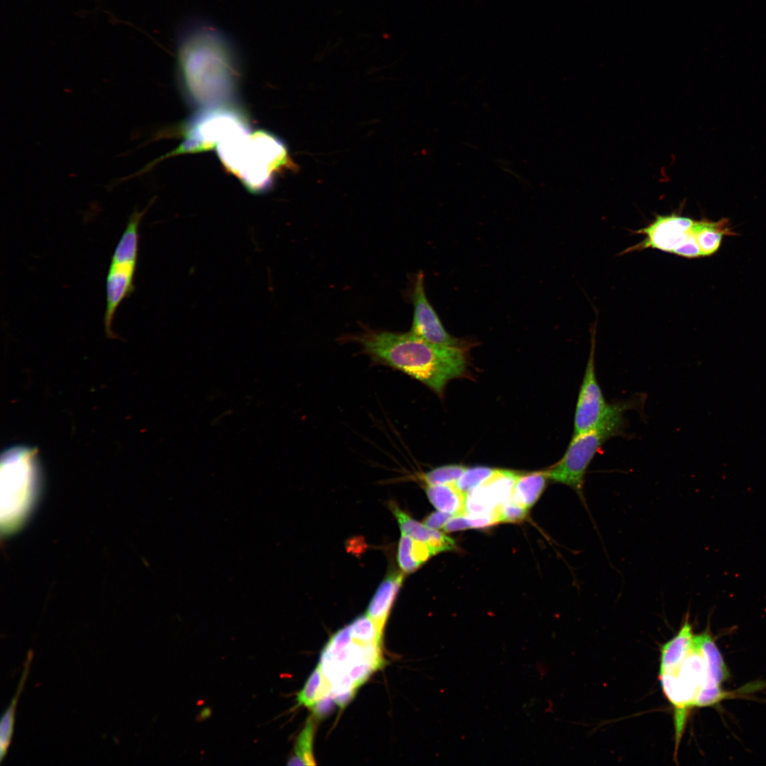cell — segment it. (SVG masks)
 I'll return each mask as SVG.
<instances>
[{
  "label": "cell",
  "instance_id": "1",
  "mask_svg": "<svg viewBox=\"0 0 766 766\" xmlns=\"http://www.w3.org/2000/svg\"><path fill=\"white\" fill-rule=\"evenodd\" d=\"M177 76L187 101L196 108L235 104L240 56L231 36L203 18L184 22L177 36Z\"/></svg>",
  "mask_w": 766,
  "mask_h": 766
},
{
  "label": "cell",
  "instance_id": "2",
  "mask_svg": "<svg viewBox=\"0 0 766 766\" xmlns=\"http://www.w3.org/2000/svg\"><path fill=\"white\" fill-rule=\"evenodd\" d=\"M343 340L357 343L374 364L400 371L442 396L447 384L467 371V347L431 343L413 333L365 328Z\"/></svg>",
  "mask_w": 766,
  "mask_h": 766
},
{
  "label": "cell",
  "instance_id": "3",
  "mask_svg": "<svg viewBox=\"0 0 766 766\" xmlns=\"http://www.w3.org/2000/svg\"><path fill=\"white\" fill-rule=\"evenodd\" d=\"M216 150L225 170L254 194L271 190L278 176L296 168L285 143L262 129L235 133Z\"/></svg>",
  "mask_w": 766,
  "mask_h": 766
},
{
  "label": "cell",
  "instance_id": "4",
  "mask_svg": "<svg viewBox=\"0 0 766 766\" xmlns=\"http://www.w3.org/2000/svg\"><path fill=\"white\" fill-rule=\"evenodd\" d=\"M382 645L354 639L350 626L336 632L323 650L318 666L337 705L344 707L355 690L384 663Z\"/></svg>",
  "mask_w": 766,
  "mask_h": 766
},
{
  "label": "cell",
  "instance_id": "5",
  "mask_svg": "<svg viewBox=\"0 0 766 766\" xmlns=\"http://www.w3.org/2000/svg\"><path fill=\"white\" fill-rule=\"evenodd\" d=\"M635 403V399H629L613 404L609 413L599 424L573 435L561 460L546 470L548 479L573 489L586 504L583 489L588 467L608 440L623 434L626 421L624 414L633 408Z\"/></svg>",
  "mask_w": 766,
  "mask_h": 766
},
{
  "label": "cell",
  "instance_id": "6",
  "mask_svg": "<svg viewBox=\"0 0 766 766\" xmlns=\"http://www.w3.org/2000/svg\"><path fill=\"white\" fill-rule=\"evenodd\" d=\"M249 130L251 129L248 118L235 104L198 109L183 123L180 130L182 139L178 147L139 172L148 171L157 162L170 156L216 149L227 138Z\"/></svg>",
  "mask_w": 766,
  "mask_h": 766
},
{
  "label": "cell",
  "instance_id": "7",
  "mask_svg": "<svg viewBox=\"0 0 766 766\" xmlns=\"http://www.w3.org/2000/svg\"><path fill=\"white\" fill-rule=\"evenodd\" d=\"M149 206L135 209L111 257L106 277V308L104 326L106 335L115 338L113 323L118 308L135 290L134 278L139 252V227Z\"/></svg>",
  "mask_w": 766,
  "mask_h": 766
},
{
  "label": "cell",
  "instance_id": "8",
  "mask_svg": "<svg viewBox=\"0 0 766 766\" xmlns=\"http://www.w3.org/2000/svg\"><path fill=\"white\" fill-rule=\"evenodd\" d=\"M37 452L16 446L3 453L1 461V517L11 530L25 517L37 486Z\"/></svg>",
  "mask_w": 766,
  "mask_h": 766
},
{
  "label": "cell",
  "instance_id": "9",
  "mask_svg": "<svg viewBox=\"0 0 766 766\" xmlns=\"http://www.w3.org/2000/svg\"><path fill=\"white\" fill-rule=\"evenodd\" d=\"M705 675V662L696 635L692 649L681 662L660 670L661 687L675 711V755L677 753L689 711L694 707L696 698L704 687Z\"/></svg>",
  "mask_w": 766,
  "mask_h": 766
},
{
  "label": "cell",
  "instance_id": "10",
  "mask_svg": "<svg viewBox=\"0 0 766 766\" xmlns=\"http://www.w3.org/2000/svg\"><path fill=\"white\" fill-rule=\"evenodd\" d=\"M694 223V220L675 213L657 215L649 225L635 232L644 235V239L621 254L653 248L687 258L702 256Z\"/></svg>",
  "mask_w": 766,
  "mask_h": 766
},
{
  "label": "cell",
  "instance_id": "11",
  "mask_svg": "<svg viewBox=\"0 0 766 766\" xmlns=\"http://www.w3.org/2000/svg\"><path fill=\"white\" fill-rule=\"evenodd\" d=\"M595 348V334L592 333L590 353L575 407L573 435L595 427L612 407L613 404L606 401L596 378Z\"/></svg>",
  "mask_w": 766,
  "mask_h": 766
},
{
  "label": "cell",
  "instance_id": "12",
  "mask_svg": "<svg viewBox=\"0 0 766 766\" xmlns=\"http://www.w3.org/2000/svg\"><path fill=\"white\" fill-rule=\"evenodd\" d=\"M411 297L413 306V316L410 331L435 345L468 347L465 340L452 336L444 328L427 298L422 271L415 275Z\"/></svg>",
  "mask_w": 766,
  "mask_h": 766
},
{
  "label": "cell",
  "instance_id": "13",
  "mask_svg": "<svg viewBox=\"0 0 766 766\" xmlns=\"http://www.w3.org/2000/svg\"><path fill=\"white\" fill-rule=\"evenodd\" d=\"M390 508L397 519L401 533L426 543L435 554L455 548V541L446 535L416 521L393 503L390 504Z\"/></svg>",
  "mask_w": 766,
  "mask_h": 766
},
{
  "label": "cell",
  "instance_id": "14",
  "mask_svg": "<svg viewBox=\"0 0 766 766\" xmlns=\"http://www.w3.org/2000/svg\"><path fill=\"white\" fill-rule=\"evenodd\" d=\"M403 572L392 571L381 582L368 606V615L383 632L392 606L401 587Z\"/></svg>",
  "mask_w": 766,
  "mask_h": 766
},
{
  "label": "cell",
  "instance_id": "15",
  "mask_svg": "<svg viewBox=\"0 0 766 766\" xmlns=\"http://www.w3.org/2000/svg\"><path fill=\"white\" fill-rule=\"evenodd\" d=\"M706 665L704 688L719 687L730 677V672L723 656L707 629L696 635Z\"/></svg>",
  "mask_w": 766,
  "mask_h": 766
},
{
  "label": "cell",
  "instance_id": "16",
  "mask_svg": "<svg viewBox=\"0 0 766 766\" xmlns=\"http://www.w3.org/2000/svg\"><path fill=\"white\" fill-rule=\"evenodd\" d=\"M548 479L547 471H538L520 474L517 478L511 499L528 509L539 499Z\"/></svg>",
  "mask_w": 766,
  "mask_h": 766
},
{
  "label": "cell",
  "instance_id": "17",
  "mask_svg": "<svg viewBox=\"0 0 766 766\" xmlns=\"http://www.w3.org/2000/svg\"><path fill=\"white\" fill-rule=\"evenodd\" d=\"M431 503L438 511L452 515L464 514L465 495L454 484L426 485Z\"/></svg>",
  "mask_w": 766,
  "mask_h": 766
},
{
  "label": "cell",
  "instance_id": "18",
  "mask_svg": "<svg viewBox=\"0 0 766 766\" xmlns=\"http://www.w3.org/2000/svg\"><path fill=\"white\" fill-rule=\"evenodd\" d=\"M726 219L716 222L695 221L694 228L702 256H709L715 253L719 248L723 235H732L727 226Z\"/></svg>",
  "mask_w": 766,
  "mask_h": 766
},
{
  "label": "cell",
  "instance_id": "19",
  "mask_svg": "<svg viewBox=\"0 0 766 766\" xmlns=\"http://www.w3.org/2000/svg\"><path fill=\"white\" fill-rule=\"evenodd\" d=\"M33 658V652L29 650L27 653L26 662L23 665V670L18 682V685L9 706L2 716L0 724V762H1L7 753L9 746L11 741L13 731L15 713L19 696L23 689L26 681L28 676L30 662Z\"/></svg>",
  "mask_w": 766,
  "mask_h": 766
},
{
  "label": "cell",
  "instance_id": "20",
  "mask_svg": "<svg viewBox=\"0 0 766 766\" xmlns=\"http://www.w3.org/2000/svg\"><path fill=\"white\" fill-rule=\"evenodd\" d=\"M331 695V686L318 665L297 694V702L311 709L322 698Z\"/></svg>",
  "mask_w": 766,
  "mask_h": 766
},
{
  "label": "cell",
  "instance_id": "21",
  "mask_svg": "<svg viewBox=\"0 0 766 766\" xmlns=\"http://www.w3.org/2000/svg\"><path fill=\"white\" fill-rule=\"evenodd\" d=\"M314 731L315 723L313 716L309 717L304 728L302 729L297 738L294 748V755L289 760L287 765H316L312 752V744Z\"/></svg>",
  "mask_w": 766,
  "mask_h": 766
},
{
  "label": "cell",
  "instance_id": "22",
  "mask_svg": "<svg viewBox=\"0 0 766 766\" xmlns=\"http://www.w3.org/2000/svg\"><path fill=\"white\" fill-rule=\"evenodd\" d=\"M760 683H754L753 684H749L748 685L739 689L738 692V690L735 692L723 691L720 686L701 689L696 698L694 707L714 706L723 699L741 696L745 693L753 692L755 689L760 688Z\"/></svg>",
  "mask_w": 766,
  "mask_h": 766
},
{
  "label": "cell",
  "instance_id": "23",
  "mask_svg": "<svg viewBox=\"0 0 766 766\" xmlns=\"http://www.w3.org/2000/svg\"><path fill=\"white\" fill-rule=\"evenodd\" d=\"M349 626L353 638L357 641L382 645L383 632L368 615L358 616Z\"/></svg>",
  "mask_w": 766,
  "mask_h": 766
},
{
  "label": "cell",
  "instance_id": "24",
  "mask_svg": "<svg viewBox=\"0 0 766 766\" xmlns=\"http://www.w3.org/2000/svg\"><path fill=\"white\" fill-rule=\"evenodd\" d=\"M467 469L462 465H446L423 473L421 478L426 485L455 484Z\"/></svg>",
  "mask_w": 766,
  "mask_h": 766
},
{
  "label": "cell",
  "instance_id": "25",
  "mask_svg": "<svg viewBox=\"0 0 766 766\" xmlns=\"http://www.w3.org/2000/svg\"><path fill=\"white\" fill-rule=\"evenodd\" d=\"M499 469L484 466L467 468L454 484L465 495L494 475Z\"/></svg>",
  "mask_w": 766,
  "mask_h": 766
},
{
  "label": "cell",
  "instance_id": "26",
  "mask_svg": "<svg viewBox=\"0 0 766 766\" xmlns=\"http://www.w3.org/2000/svg\"><path fill=\"white\" fill-rule=\"evenodd\" d=\"M413 540V538L410 535L401 533L398 546L397 560L404 573H412L420 567L412 555Z\"/></svg>",
  "mask_w": 766,
  "mask_h": 766
},
{
  "label": "cell",
  "instance_id": "27",
  "mask_svg": "<svg viewBox=\"0 0 766 766\" xmlns=\"http://www.w3.org/2000/svg\"><path fill=\"white\" fill-rule=\"evenodd\" d=\"M499 522L518 523L528 515V509L514 501L511 498L496 508Z\"/></svg>",
  "mask_w": 766,
  "mask_h": 766
},
{
  "label": "cell",
  "instance_id": "28",
  "mask_svg": "<svg viewBox=\"0 0 766 766\" xmlns=\"http://www.w3.org/2000/svg\"><path fill=\"white\" fill-rule=\"evenodd\" d=\"M411 552L414 560L419 566L429 557L435 555L426 543L416 539L413 540Z\"/></svg>",
  "mask_w": 766,
  "mask_h": 766
},
{
  "label": "cell",
  "instance_id": "29",
  "mask_svg": "<svg viewBox=\"0 0 766 766\" xmlns=\"http://www.w3.org/2000/svg\"><path fill=\"white\" fill-rule=\"evenodd\" d=\"M453 516L441 511L433 512L425 518L423 523L433 529L441 528Z\"/></svg>",
  "mask_w": 766,
  "mask_h": 766
},
{
  "label": "cell",
  "instance_id": "30",
  "mask_svg": "<svg viewBox=\"0 0 766 766\" xmlns=\"http://www.w3.org/2000/svg\"><path fill=\"white\" fill-rule=\"evenodd\" d=\"M467 528H470V526L465 514L453 516L443 527L444 531L448 533Z\"/></svg>",
  "mask_w": 766,
  "mask_h": 766
}]
</instances>
